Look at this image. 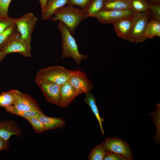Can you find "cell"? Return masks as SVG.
Returning <instances> with one entry per match:
<instances>
[{
    "label": "cell",
    "mask_w": 160,
    "mask_h": 160,
    "mask_svg": "<svg viewBox=\"0 0 160 160\" xmlns=\"http://www.w3.org/2000/svg\"><path fill=\"white\" fill-rule=\"evenodd\" d=\"M57 28L60 33L62 40V58L71 57L77 65L79 64L83 59L88 58L87 55L81 54L79 52L75 39L67 26L59 21Z\"/></svg>",
    "instance_id": "cell-1"
},
{
    "label": "cell",
    "mask_w": 160,
    "mask_h": 160,
    "mask_svg": "<svg viewBox=\"0 0 160 160\" xmlns=\"http://www.w3.org/2000/svg\"><path fill=\"white\" fill-rule=\"evenodd\" d=\"M54 15V17L50 20L63 22L68 28L71 33L74 35L75 28L83 20V12L81 8L68 5L57 10Z\"/></svg>",
    "instance_id": "cell-2"
},
{
    "label": "cell",
    "mask_w": 160,
    "mask_h": 160,
    "mask_svg": "<svg viewBox=\"0 0 160 160\" xmlns=\"http://www.w3.org/2000/svg\"><path fill=\"white\" fill-rule=\"evenodd\" d=\"M72 71L59 65L44 68L37 73L35 81L44 80L61 86L68 81Z\"/></svg>",
    "instance_id": "cell-3"
},
{
    "label": "cell",
    "mask_w": 160,
    "mask_h": 160,
    "mask_svg": "<svg viewBox=\"0 0 160 160\" xmlns=\"http://www.w3.org/2000/svg\"><path fill=\"white\" fill-rule=\"evenodd\" d=\"M133 17V24L128 40L135 43L145 41V31L148 21L151 18L149 11L143 12H134Z\"/></svg>",
    "instance_id": "cell-4"
},
{
    "label": "cell",
    "mask_w": 160,
    "mask_h": 160,
    "mask_svg": "<svg viewBox=\"0 0 160 160\" xmlns=\"http://www.w3.org/2000/svg\"><path fill=\"white\" fill-rule=\"evenodd\" d=\"M37 21V18L31 12L25 14L16 18V25L20 37L31 47L32 34Z\"/></svg>",
    "instance_id": "cell-5"
},
{
    "label": "cell",
    "mask_w": 160,
    "mask_h": 160,
    "mask_svg": "<svg viewBox=\"0 0 160 160\" xmlns=\"http://www.w3.org/2000/svg\"><path fill=\"white\" fill-rule=\"evenodd\" d=\"M101 144L106 151L120 155L127 160L133 159L132 150L126 142L122 139L117 137L108 138Z\"/></svg>",
    "instance_id": "cell-6"
},
{
    "label": "cell",
    "mask_w": 160,
    "mask_h": 160,
    "mask_svg": "<svg viewBox=\"0 0 160 160\" xmlns=\"http://www.w3.org/2000/svg\"><path fill=\"white\" fill-rule=\"evenodd\" d=\"M13 107L24 111H34L39 114L45 115L42 112L37 102L30 95L24 94L15 90V98Z\"/></svg>",
    "instance_id": "cell-7"
},
{
    "label": "cell",
    "mask_w": 160,
    "mask_h": 160,
    "mask_svg": "<svg viewBox=\"0 0 160 160\" xmlns=\"http://www.w3.org/2000/svg\"><path fill=\"white\" fill-rule=\"evenodd\" d=\"M35 81L46 100L51 103L58 105L60 98L61 86L44 80Z\"/></svg>",
    "instance_id": "cell-8"
},
{
    "label": "cell",
    "mask_w": 160,
    "mask_h": 160,
    "mask_svg": "<svg viewBox=\"0 0 160 160\" xmlns=\"http://www.w3.org/2000/svg\"><path fill=\"white\" fill-rule=\"evenodd\" d=\"M134 12L131 9L101 10L94 17L103 23L113 24L120 19L132 15Z\"/></svg>",
    "instance_id": "cell-9"
},
{
    "label": "cell",
    "mask_w": 160,
    "mask_h": 160,
    "mask_svg": "<svg viewBox=\"0 0 160 160\" xmlns=\"http://www.w3.org/2000/svg\"><path fill=\"white\" fill-rule=\"evenodd\" d=\"M68 82L80 94L90 92L93 87L86 74L80 70H73Z\"/></svg>",
    "instance_id": "cell-10"
},
{
    "label": "cell",
    "mask_w": 160,
    "mask_h": 160,
    "mask_svg": "<svg viewBox=\"0 0 160 160\" xmlns=\"http://www.w3.org/2000/svg\"><path fill=\"white\" fill-rule=\"evenodd\" d=\"M31 47L20 37V35L10 41L1 51L6 55L13 52L20 53L27 57H31Z\"/></svg>",
    "instance_id": "cell-11"
},
{
    "label": "cell",
    "mask_w": 160,
    "mask_h": 160,
    "mask_svg": "<svg viewBox=\"0 0 160 160\" xmlns=\"http://www.w3.org/2000/svg\"><path fill=\"white\" fill-rule=\"evenodd\" d=\"M133 15L113 23L117 36L123 39L128 40L129 37L133 23Z\"/></svg>",
    "instance_id": "cell-12"
},
{
    "label": "cell",
    "mask_w": 160,
    "mask_h": 160,
    "mask_svg": "<svg viewBox=\"0 0 160 160\" xmlns=\"http://www.w3.org/2000/svg\"><path fill=\"white\" fill-rule=\"evenodd\" d=\"M80 93L68 81L60 87V98L58 106L65 108Z\"/></svg>",
    "instance_id": "cell-13"
},
{
    "label": "cell",
    "mask_w": 160,
    "mask_h": 160,
    "mask_svg": "<svg viewBox=\"0 0 160 160\" xmlns=\"http://www.w3.org/2000/svg\"><path fill=\"white\" fill-rule=\"evenodd\" d=\"M21 134L20 129L13 121H0V137L5 140H8L12 135L20 136Z\"/></svg>",
    "instance_id": "cell-14"
},
{
    "label": "cell",
    "mask_w": 160,
    "mask_h": 160,
    "mask_svg": "<svg viewBox=\"0 0 160 160\" xmlns=\"http://www.w3.org/2000/svg\"><path fill=\"white\" fill-rule=\"evenodd\" d=\"M68 0H48L43 11L41 12V19L50 20L55 12L67 4Z\"/></svg>",
    "instance_id": "cell-15"
},
{
    "label": "cell",
    "mask_w": 160,
    "mask_h": 160,
    "mask_svg": "<svg viewBox=\"0 0 160 160\" xmlns=\"http://www.w3.org/2000/svg\"><path fill=\"white\" fill-rule=\"evenodd\" d=\"M37 118L42 124L44 131L63 127L65 125V121L60 118L48 117L39 114Z\"/></svg>",
    "instance_id": "cell-16"
},
{
    "label": "cell",
    "mask_w": 160,
    "mask_h": 160,
    "mask_svg": "<svg viewBox=\"0 0 160 160\" xmlns=\"http://www.w3.org/2000/svg\"><path fill=\"white\" fill-rule=\"evenodd\" d=\"M131 0H104L102 10L131 9Z\"/></svg>",
    "instance_id": "cell-17"
},
{
    "label": "cell",
    "mask_w": 160,
    "mask_h": 160,
    "mask_svg": "<svg viewBox=\"0 0 160 160\" xmlns=\"http://www.w3.org/2000/svg\"><path fill=\"white\" fill-rule=\"evenodd\" d=\"M20 36L16 25L0 33V51L10 41Z\"/></svg>",
    "instance_id": "cell-18"
},
{
    "label": "cell",
    "mask_w": 160,
    "mask_h": 160,
    "mask_svg": "<svg viewBox=\"0 0 160 160\" xmlns=\"http://www.w3.org/2000/svg\"><path fill=\"white\" fill-rule=\"evenodd\" d=\"M104 0H91L83 12V20L89 17H93L102 10Z\"/></svg>",
    "instance_id": "cell-19"
},
{
    "label": "cell",
    "mask_w": 160,
    "mask_h": 160,
    "mask_svg": "<svg viewBox=\"0 0 160 160\" xmlns=\"http://www.w3.org/2000/svg\"><path fill=\"white\" fill-rule=\"evenodd\" d=\"M84 100L87 104L91 108L92 111L97 118L99 123L100 127L103 135L104 132L102 126V122L104 121V119L100 117L96 103L95 98L92 94L90 92L85 93Z\"/></svg>",
    "instance_id": "cell-20"
},
{
    "label": "cell",
    "mask_w": 160,
    "mask_h": 160,
    "mask_svg": "<svg viewBox=\"0 0 160 160\" xmlns=\"http://www.w3.org/2000/svg\"><path fill=\"white\" fill-rule=\"evenodd\" d=\"M155 36L160 37V21L151 19L148 22L145 33V37L152 39Z\"/></svg>",
    "instance_id": "cell-21"
},
{
    "label": "cell",
    "mask_w": 160,
    "mask_h": 160,
    "mask_svg": "<svg viewBox=\"0 0 160 160\" xmlns=\"http://www.w3.org/2000/svg\"><path fill=\"white\" fill-rule=\"evenodd\" d=\"M15 98V90L12 89L2 92L0 95V107L5 108L13 105Z\"/></svg>",
    "instance_id": "cell-22"
},
{
    "label": "cell",
    "mask_w": 160,
    "mask_h": 160,
    "mask_svg": "<svg viewBox=\"0 0 160 160\" xmlns=\"http://www.w3.org/2000/svg\"><path fill=\"white\" fill-rule=\"evenodd\" d=\"M107 151L103 148L102 144L96 146L91 151L88 157V160H103Z\"/></svg>",
    "instance_id": "cell-23"
},
{
    "label": "cell",
    "mask_w": 160,
    "mask_h": 160,
    "mask_svg": "<svg viewBox=\"0 0 160 160\" xmlns=\"http://www.w3.org/2000/svg\"><path fill=\"white\" fill-rule=\"evenodd\" d=\"M5 108L10 113L19 116L25 119L32 117H37L39 115L34 111H24L19 110L14 108L12 105L8 106Z\"/></svg>",
    "instance_id": "cell-24"
},
{
    "label": "cell",
    "mask_w": 160,
    "mask_h": 160,
    "mask_svg": "<svg viewBox=\"0 0 160 160\" xmlns=\"http://www.w3.org/2000/svg\"><path fill=\"white\" fill-rule=\"evenodd\" d=\"M156 110L155 112L149 113V115L152 116L153 118V122L157 127V130L155 136L154 137L155 141L159 143H160V104L157 105Z\"/></svg>",
    "instance_id": "cell-25"
},
{
    "label": "cell",
    "mask_w": 160,
    "mask_h": 160,
    "mask_svg": "<svg viewBox=\"0 0 160 160\" xmlns=\"http://www.w3.org/2000/svg\"><path fill=\"white\" fill-rule=\"evenodd\" d=\"M148 9V4L146 0H131V10L134 12H143Z\"/></svg>",
    "instance_id": "cell-26"
},
{
    "label": "cell",
    "mask_w": 160,
    "mask_h": 160,
    "mask_svg": "<svg viewBox=\"0 0 160 160\" xmlns=\"http://www.w3.org/2000/svg\"><path fill=\"white\" fill-rule=\"evenodd\" d=\"M15 20L8 15H0V33L14 25Z\"/></svg>",
    "instance_id": "cell-27"
},
{
    "label": "cell",
    "mask_w": 160,
    "mask_h": 160,
    "mask_svg": "<svg viewBox=\"0 0 160 160\" xmlns=\"http://www.w3.org/2000/svg\"><path fill=\"white\" fill-rule=\"evenodd\" d=\"M148 6L151 18L160 21V4H150Z\"/></svg>",
    "instance_id": "cell-28"
},
{
    "label": "cell",
    "mask_w": 160,
    "mask_h": 160,
    "mask_svg": "<svg viewBox=\"0 0 160 160\" xmlns=\"http://www.w3.org/2000/svg\"><path fill=\"white\" fill-rule=\"evenodd\" d=\"M26 119L30 122L36 132L40 133L44 131L42 124L37 117H32Z\"/></svg>",
    "instance_id": "cell-29"
},
{
    "label": "cell",
    "mask_w": 160,
    "mask_h": 160,
    "mask_svg": "<svg viewBox=\"0 0 160 160\" xmlns=\"http://www.w3.org/2000/svg\"><path fill=\"white\" fill-rule=\"evenodd\" d=\"M91 0H68L67 4L76 6L83 9L89 4Z\"/></svg>",
    "instance_id": "cell-30"
},
{
    "label": "cell",
    "mask_w": 160,
    "mask_h": 160,
    "mask_svg": "<svg viewBox=\"0 0 160 160\" xmlns=\"http://www.w3.org/2000/svg\"><path fill=\"white\" fill-rule=\"evenodd\" d=\"M12 0H0V15H8L9 5Z\"/></svg>",
    "instance_id": "cell-31"
},
{
    "label": "cell",
    "mask_w": 160,
    "mask_h": 160,
    "mask_svg": "<svg viewBox=\"0 0 160 160\" xmlns=\"http://www.w3.org/2000/svg\"><path fill=\"white\" fill-rule=\"evenodd\" d=\"M103 160H127L123 156L117 153L107 151Z\"/></svg>",
    "instance_id": "cell-32"
},
{
    "label": "cell",
    "mask_w": 160,
    "mask_h": 160,
    "mask_svg": "<svg viewBox=\"0 0 160 160\" xmlns=\"http://www.w3.org/2000/svg\"><path fill=\"white\" fill-rule=\"evenodd\" d=\"M8 141L0 137V151L8 148Z\"/></svg>",
    "instance_id": "cell-33"
},
{
    "label": "cell",
    "mask_w": 160,
    "mask_h": 160,
    "mask_svg": "<svg viewBox=\"0 0 160 160\" xmlns=\"http://www.w3.org/2000/svg\"><path fill=\"white\" fill-rule=\"evenodd\" d=\"M41 5V12L44 10L48 0H39Z\"/></svg>",
    "instance_id": "cell-34"
},
{
    "label": "cell",
    "mask_w": 160,
    "mask_h": 160,
    "mask_svg": "<svg viewBox=\"0 0 160 160\" xmlns=\"http://www.w3.org/2000/svg\"><path fill=\"white\" fill-rule=\"evenodd\" d=\"M148 4H160V0H146Z\"/></svg>",
    "instance_id": "cell-35"
},
{
    "label": "cell",
    "mask_w": 160,
    "mask_h": 160,
    "mask_svg": "<svg viewBox=\"0 0 160 160\" xmlns=\"http://www.w3.org/2000/svg\"><path fill=\"white\" fill-rule=\"evenodd\" d=\"M6 55L3 52L0 51V66L2 61L5 57Z\"/></svg>",
    "instance_id": "cell-36"
}]
</instances>
